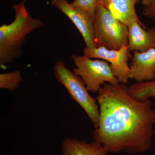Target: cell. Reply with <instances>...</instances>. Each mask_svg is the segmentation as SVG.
<instances>
[{
    "label": "cell",
    "mask_w": 155,
    "mask_h": 155,
    "mask_svg": "<svg viewBox=\"0 0 155 155\" xmlns=\"http://www.w3.org/2000/svg\"><path fill=\"white\" fill-rule=\"evenodd\" d=\"M71 4L75 8L86 11L95 19L97 0H75Z\"/></svg>",
    "instance_id": "14"
},
{
    "label": "cell",
    "mask_w": 155,
    "mask_h": 155,
    "mask_svg": "<svg viewBox=\"0 0 155 155\" xmlns=\"http://www.w3.org/2000/svg\"><path fill=\"white\" fill-rule=\"evenodd\" d=\"M22 79L19 70L0 74V88L11 91L15 90L19 87Z\"/></svg>",
    "instance_id": "13"
},
{
    "label": "cell",
    "mask_w": 155,
    "mask_h": 155,
    "mask_svg": "<svg viewBox=\"0 0 155 155\" xmlns=\"http://www.w3.org/2000/svg\"><path fill=\"white\" fill-rule=\"evenodd\" d=\"M130 78L137 82L155 79V48L144 52L134 51L130 66Z\"/></svg>",
    "instance_id": "8"
},
{
    "label": "cell",
    "mask_w": 155,
    "mask_h": 155,
    "mask_svg": "<svg viewBox=\"0 0 155 155\" xmlns=\"http://www.w3.org/2000/svg\"><path fill=\"white\" fill-rule=\"evenodd\" d=\"M128 91L131 96L139 101L155 98V79L133 84L128 87Z\"/></svg>",
    "instance_id": "12"
},
{
    "label": "cell",
    "mask_w": 155,
    "mask_h": 155,
    "mask_svg": "<svg viewBox=\"0 0 155 155\" xmlns=\"http://www.w3.org/2000/svg\"><path fill=\"white\" fill-rule=\"evenodd\" d=\"M128 47L123 46L118 50H109L105 48L85 47L83 56L86 58L101 59L110 63L111 70L119 83H127L130 78V67L128 62L130 58Z\"/></svg>",
    "instance_id": "6"
},
{
    "label": "cell",
    "mask_w": 155,
    "mask_h": 155,
    "mask_svg": "<svg viewBox=\"0 0 155 155\" xmlns=\"http://www.w3.org/2000/svg\"><path fill=\"white\" fill-rule=\"evenodd\" d=\"M25 1L13 5L15 14L14 21L0 26V67L2 69L22 55V46L26 36L45 25L41 19L31 17L25 7Z\"/></svg>",
    "instance_id": "2"
},
{
    "label": "cell",
    "mask_w": 155,
    "mask_h": 155,
    "mask_svg": "<svg viewBox=\"0 0 155 155\" xmlns=\"http://www.w3.org/2000/svg\"><path fill=\"white\" fill-rule=\"evenodd\" d=\"M24 1H26V0H24Z\"/></svg>",
    "instance_id": "17"
},
{
    "label": "cell",
    "mask_w": 155,
    "mask_h": 155,
    "mask_svg": "<svg viewBox=\"0 0 155 155\" xmlns=\"http://www.w3.org/2000/svg\"><path fill=\"white\" fill-rule=\"evenodd\" d=\"M127 27L129 51L144 52L155 48V27L146 30L144 24L134 21Z\"/></svg>",
    "instance_id": "9"
},
{
    "label": "cell",
    "mask_w": 155,
    "mask_h": 155,
    "mask_svg": "<svg viewBox=\"0 0 155 155\" xmlns=\"http://www.w3.org/2000/svg\"><path fill=\"white\" fill-rule=\"evenodd\" d=\"M51 5L66 15L75 24L83 37L86 47L95 48L94 19L88 13L74 8L68 0H51Z\"/></svg>",
    "instance_id": "7"
},
{
    "label": "cell",
    "mask_w": 155,
    "mask_h": 155,
    "mask_svg": "<svg viewBox=\"0 0 155 155\" xmlns=\"http://www.w3.org/2000/svg\"><path fill=\"white\" fill-rule=\"evenodd\" d=\"M97 93L98 127L92 135L108 153H143L151 148L155 111L150 100L139 101L125 84L104 83Z\"/></svg>",
    "instance_id": "1"
},
{
    "label": "cell",
    "mask_w": 155,
    "mask_h": 155,
    "mask_svg": "<svg viewBox=\"0 0 155 155\" xmlns=\"http://www.w3.org/2000/svg\"><path fill=\"white\" fill-rule=\"evenodd\" d=\"M140 0H97V4L103 6L120 22L127 26L134 21L143 24L136 12L135 5Z\"/></svg>",
    "instance_id": "10"
},
{
    "label": "cell",
    "mask_w": 155,
    "mask_h": 155,
    "mask_svg": "<svg viewBox=\"0 0 155 155\" xmlns=\"http://www.w3.org/2000/svg\"><path fill=\"white\" fill-rule=\"evenodd\" d=\"M63 155H107L104 147L97 142L87 143L76 138H66L62 144Z\"/></svg>",
    "instance_id": "11"
},
{
    "label": "cell",
    "mask_w": 155,
    "mask_h": 155,
    "mask_svg": "<svg viewBox=\"0 0 155 155\" xmlns=\"http://www.w3.org/2000/svg\"><path fill=\"white\" fill-rule=\"evenodd\" d=\"M71 59L76 66L73 72L81 78L89 92L97 93L105 82L119 83L107 61L92 60L76 55H72Z\"/></svg>",
    "instance_id": "5"
},
{
    "label": "cell",
    "mask_w": 155,
    "mask_h": 155,
    "mask_svg": "<svg viewBox=\"0 0 155 155\" xmlns=\"http://www.w3.org/2000/svg\"><path fill=\"white\" fill-rule=\"evenodd\" d=\"M142 5L144 7L150 5L155 2V0H140Z\"/></svg>",
    "instance_id": "16"
},
{
    "label": "cell",
    "mask_w": 155,
    "mask_h": 155,
    "mask_svg": "<svg viewBox=\"0 0 155 155\" xmlns=\"http://www.w3.org/2000/svg\"><path fill=\"white\" fill-rule=\"evenodd\" d=\"M56 79L67 90L70 97L84 110L95 128L98 127L99 107L97 99L89 93L81 78L71 72L63 61L56 62L54 67Z\"/></svg>",
    "instance_id": "4"
},
{
    "label": "cell",
    "mask_w": 155,
    "mask_h": 155,
    "mask_svg": "<svg viewBox=\"0 0 155 155\" xmlns=\"http://www.w3.org/2000/svg\"><path fill=\"white\" fill-rule=\"evenodd\" d=\"M143 14L147 17L155 18V2L150 5L145 7Z\"/></svg>",
    "instance_id": "15"
},
{
    "label": "cell",
    "mask_w": 155,
    "mask_h": 155,
    "mask_svg": "<svg viewBox=\"0 0 155 155\" xmlns=\"http://www.w3.org/2000/svg\"><path fill=\"white\" fill-rule=\"evenodd\" d=\"M95 48L118 50L128 47V27L103 6L97 4L94 22Z\"/></svg>",
    "instance_id": "3"
}]
</instances>
